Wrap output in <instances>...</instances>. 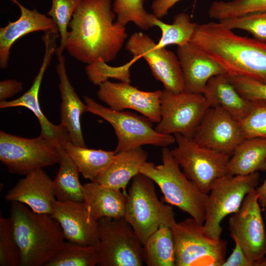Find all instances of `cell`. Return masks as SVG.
Here are the masks:
<instances>
[{
    "label": "cell",
    "instance_id": "1",
    "mask_svg": "<svg viewBox=\"0 0 266 266\" xmlns=\"http://www.w3.org/2000/svg\"><path fill=\"white\" fill-rule=\"evenodd\" d=\"M115 17L111 0H82L68 25V54L86 65L114 60L127 37L125 26L114 21Z\"/></svg>",
    "mask_w": 266,
    "mask_h": 266
},
{
    "label": "cell",
    "instance_id": "2",
    "mask_svg": "<svg viewBox=\"0 0 266 266\" xmlns=\"http://www.w3.org/2000/svg\"><path fill=\"white\" fill-rule=\"evenodd\" d=\"M231 75L266 84V42L238 35L219 22L198 24L191 40Z\"/></svg>",
    "mask_w": 266,
    "mask_h": 266
},
{
    "label": "cell",
    "instance_id": "3",
    "mask_svg": "<svg viewBox=\"0 0 266 266\" xmlns=\"http://www.w3.org/2000/svg\"><path fill=\"white\" fill-rule=\"evenodd\" d=\"M11 202L9 217L21 266H45L66 242L59 223L50 214L35 212L18 201Z\"/></svg>",
    "mask_w": 266,
    "mask_h": 266
},
{
    "label": "cell",
    "instance_id": "4",
    "mask_svg": "<svg viewBox=\"0 0 266 266\" xmlns=\"http://www.w3.org/2000/svg\"><path fill=\"white\" fill-rule=\"evenodd\" d=\"M162 164L146 162L140 173L151 178L160 188L166 202L189 214L201 224L205 219L207 194L200 191L181 170L171 150L163 147Z\"/></svg>",
    "mask_w": 266,
    "mask_h": 266
},
{
    "label": "cell",
    "instance_id": "5",
    "mask_svg": "<svg viewBox=\"0 0 266 266\" xmlns=\"http://www.w3.org/2000/svg\"><path fill=\"white\" fill-rule=\"evenodd\" d=\"M132 180L126 196L124 218L143 245L160 226L171 227L176 222L172 205L159 200L155 182L151 178L139 173Z\"/></svg>",
    "mask_w": 266,
    "mask_h": 266
},
{
    "label": "cell",
    "instance_id": "6",
    "mask_svg": "<svg viewBox=\"0 0 266 266\" xmlns=\"http://www.w3.org/2000/svg\"><path fill=\"white\" fill-rule=\"evenodd\" d=\"M83 99L87 112L102 118L113 128L117 139L115 153L144 145L166 147L175 142L174 135L158 133L153 128V122L144 116L113 110L88 96Z\"/></svg>",
    "mask_w": 266,
    "mask_h": 266
},
{
    "label": "cell",
    "instance_id": "7",
    "mask_svg": "<svg viewBox=\"0 0 266 266\" xmlns=\"http://www.w3.org/2000/svg\"><path fill=\"white\" fill-rule=\"evenodd\" d=\"M171 228L176 266H222L226 259V240L210 236L204 225L192 217Z\"/></svg>",
    "mask_w": 266,
    "mask_h": 266
},
{
    "label": "cell",
    "instance_id": "8",
    "mask_svg": "<svg viewBox=\"0 0 266 266\" xmlns=\"http://www.w3.org/2000/svg\"><path fill=\"white\" fill-rule=\"evenodd\" d=\"M177 144L171 150L186 176L208 194L214 184L229 174L231 156L200 145L193 138L173 134Z\"/></svg>",
    "mask_w": 266,
    "mask_h": 266
},
{
    "label": "cell",
    "instance_id": "9",
    "mask_svg": "<svg viewBox=\"0 0 266 266\" xmlns=\"http://www.w3.org/2000/svg\"><path fill=\"white\" fill-rule=\"evenodd\" d=\"M56 142L40 135L28 138L0 131V161L12 174L26 175L60 162Z\"/></svg>",
    "mask_w": 266,
    "mask_h": 266
},
{
    "label": "cell",
    "instance_id": "10",
    "mask_svg": "<svg viewBox=\"0 0 266 266\" xmlns=\"http://www.w3.org/2000/svg\"><path fill=\"white\" fill-rule=\"evenodd\" d=\"M259 178V172L247 175L228 174L214 184L207 194L203 224L210 236L221 238L222 220L239 209L245 196L257 187Z\"/></svg>",
    "mask_w": 266,
    "mask_h": 266
},
{
    "label": "cell",
    "instance_id": "11",
    "mask_svg": "<svg viewBox=\"0 0 266 266\" xmlns=\"http://www.w3.org/2000/svg\"><path fill=\"white\" fill-rule=\"evenodd\" d=\"M99 266H142L143 245L123 217L98 220Z\"/></svg>",
    "mask_w": 266,
    "mask_h": 266
},
{
    "label": "cell",
    "instance_id": "12",
    "mask_svg": "<svg viewBox=\"0 0 266 266\" xmlns=\"http://www.w3.org/2000/svg\"><path fill=\"white\" fill-rule=\"evenodd\" d=\"M210 107L203 94L164 89L160 98L161 119L155 129L161 133H179L193 138Z\"/></svg>",
    "mask_w": 266,
    "mask_h": 266
},
{
    "label": "cell",
    "instance_id": "13",
    "mask_svg": "<svg viewBox=\"0 0 266 266\" xmlns=\"http://www.w3.org/2000/svg\"><path fill=\"white\" fill-rule=\"evenodd\" d=\"M125 47L133 57L146 61L152 75L163 84L164 89L173 93L184 91L181 67L173 52L158 46L150 37L142 32L132 34Z\"/></svg>",
    "mask_w": 266,
    "mask_h": 266
},
{
    "label": "cell",
    "instance_id": "14",
    "mask_svg": "<svg viewBox=\"0 0 266 266\" xmlns=\"http://www.w3.org/2000/svg\"><path fill=\"white\" fill-rule=\"evenodd\" d=\"M231 235L254 262L266 255V231L255 189L245 197L239 209L229 219Z\"/></svg>",
    "mask_w": 266,
    "mask_h": 266
},
{
    "label": "cell",
    "instance_id": "15",
    "mask_svg": "<svg viewBox=\"0 0 266 266\" xmlns=\"http://www.w3.org/2000/svg\"><path fill=\"white\" fill-rule=\"evenodd\" d=\"M200 145L231 156L245 139L239 123L220 106L210 107L193 137Z\"/></svg>",
    "mask_w": 266,
    "mask_h": 266
},
{
    "label": "cell",
    "instance_id": "16",
    "mask_svg": "<svg viewBox=\"0 0 266 266\" xmlns=\"http://www.w3.org/2000/svg\"><path fill=\"white\" fill-rule=\"evenodd\" d=\"M162 92L159 90L143 91L131 85L130 83L107 80L99 86L97 95L100 100L113 110L133 109L153 123H158L161 119Z\"/></svg>",
    "mask_w": 266,
    "mask_h": 266
},
{
    "label": "cell",
    "instance_id": "17",
    "mask_svg": "<svg viewBox=\"0 0 266 266\" xmlns=\"http://www.w3.org/2000/svg\"><path fill=\"white\" fill-rule=\"evenodd\" d=\"M43 42L45 51L42 63L31 87L18 99L0 101V108L24 107L28 108L34 114L39 121L40 135L64 147L67 142L71 141L68 132L61 124L56 125L50 122L42 112L39 103L38 94L43 76L58 47L57 39L54 37L47 36L43 38Z\"/></svg>",
    "mask_w": 266,
    "mask_h": 266
},
{
    "label": "cell",
    "instance_id": "18",
    "mask_svg": "<svg viewBox=\"0 0 266 266\" xmlns=\"http://www.w3.org/2000/svg\"><path fill=\"white\" fill-rule=\"evenodd\" d=\"M51 216L59 223L65 239L81 245L99 243L98 220L83 201L64 202L56 200Z\"/></svg>",
    "mask_w": 266,
    "mask_h": 266
},
{
    "label": "cell",
    "instance_id": "19",
    "mask_svg": "<svg viewBox=\"0 0 266 266\" xmlns=\"http://www.w3.org/2000/svg\"><path fill=\"white\" fill-rule=\"evenodd\" d=\"M177 56L182 69L185 91L202 94L211 78L227 73L203 49L192 42L178 46Z\"/></svg>",
    "mask_w": 266,
    "mask_h": 266
},
{
    "label": "cell",
    "instance_id": "20",
    "mask_svg": "<svg viewBox=\"0 0 266 266\" xmlns=\"http://www.w3.org/2000/svg\"><path fill=\"white\" fill-rule=\"evenodd\" d=\"M54 184L42 169L25 175L7 193V201H18L29 206L33 211L51 214L56 201Z\"/></svg>",
    "mask_w": 266,
    "mask_h": 266
},
{
    "label": "cell",
    "instance_id": "21",
    "mask_svg": "<svg viewBox=\"0 0 266 266\" xmlns=\"http://www.w3.org/2000/svg\"><path fill=\"white\" fill-rule=\"evenodd\" d=\"M56 55L58 60L56 72L59 79V89L61 99L60 124L68 132L73 144L86 147L82 134L81 118L84 112H87V107L80 99L69 81L63 53Z\"/></svg>",
    "mask_w": 266,
    "mask_h": 266
},
{
    "label": "cell",
    "instance_id": "22",
    "mask_svg": "<svg viewBox=\"0 0 266 266\" xmlns=\"http://www.w3.org/2000/svg\"><path fill=\"white\" fill-rule=\"evenodd\" d=\"M20 9V16L15 21H9L0 28V68L4 69L8 66L10 52L13 44L20 38L30 33L51 30L57 27L54 21L35 9L30 10L18 0H9Z\"/></svg>",
    "mask_w": 266,
    "mask_h": 266
},
{
    "label": "cell",
    "instance_id": "23",
    "mask_svg": "<svg viewBox=\"0 0 266 266\" xmlns=\"http://www.w3.org/2000/svg\"><path fill=\"white\" fill-rule=\"evenodd\" d=\"M148 156L142 147L115 153L111 164L93 182L122 190L127 195L128 183L140 173L141 167L147 162Z\"/></svg>",
    "mask_w": 266,
    "mask_h": 266
},
{
    "label": "cell",
    "instance_id": "24",
    "mask_svg": "<svg viewBox=\"0 0 266 266\" xmlns=\"http://www.w3.org/2000/svg\"><path fill=\"white\" fill-rule=\"evenodd\" d=\"M202 94L210 107H222L238 122L250 110L251 101L238 93L229 80L227 73L211 78Z\"/></svg>",
    "mask_w": 266,
    "mask_h": 266
},
{
    "label": "cell",
    "instance_id": "25",
    "mask_svg": "<svg viewBox=\"0 0 266 266\" xmlns=\"http://www.w3.org/2000/svg\"><path fill=\"white\" fill-rule=\"evenodd\" d=\"M83 192L84 202L96 220L124 217L127 195L122 190L91 181L83 185Z\"/></svg>",
    "mask_w": 266,
    "mask_h": 266
},
{
    "label": "cell",
    "instance_id": "26",
    "mask_svg": "<svg viewBox=\"0 0 266 266\" xmlns=\"http://www.w3.org/2000/svg\"><path fill=\"white\" fill-rule=\"evenodd\" d=\"M228 170L233 175L266 171V138H245L231 155Z\"/></svg>",
    "mask_w": 266,
    "mask_h": 266
},
{
    "label": "cell",
    "instance_id": "27",
    "mask_svg": "<svg viewBox=\"0 0 266 266\" xmlns=\"http://www.w3.org/2000/svg\"><path fill=\"white\" fill-rule=\"evenodd\" d=\"M60 168L53 180L57 200L64 202H83V185L79 180L80 171L64 147L59 144Z\"/></svg>",
    "mask_w": 266,
    "mask_h": 266
},
{
    "label": "cell",
    "instance_id": "28",
    "mask_svg": "<svg viewBox=\"0 0 266 266\" xmlns=\"http://www.w3.org/2000/svg\"><path fill=\"white\" fill-rule=\"evenodd\" d=\"M143 259L147 266H176L172 228L161 225L143 245Z\"/></svg>",
    "mask_w": 266,
    "mask_h": 266
},
{
    "label": "cell",
    "instance_id": "29",
    "mask_svg": "<svg viewBox=\"0 0 266 266\" xmlns=\"http://www.w3.org/2000/svg\"><path fill=\"white\" fill-rule=\"evenodd\" d=\"M84 178L94 181L112 162L114 151L89 149L76 145L71 141L64 146Z\"/></svg>",
    "mask_w": 266,
    "mask_h": 266
},
{
    "label": "cell",
    "instance_id": "30",
    "mask_svg": "<svg viewBox=\"0 0 266 266\" xmlns=\"http://www.w3.org/2000/svg\"><path fill=\"white\" fill-rule=\"evenodd\" d=\"M153 25L159 27L162 31V36L157 43V46L166 47L171 44L181 46L190 42L198 24L192 22L187 14L180 13L175 16L171 24L164 23L155 16Z\"/></svg>",
    "mask_w": 266,
    "mask_h": 266
},
{
    "label": "cell",
    "instance_id": "31",
    "mask_svg": "<svg viewBox=\"0 0 266 266\" xmlns=\"http://www.w3.org/2000/svg\"><path fill=\"white\" fill-rule=\"evenodd\" d=\"M98 261V245H81L67 241L45 266H95Z\"/></svg>",
    "mask_w": 266,
    "mask_h": 266
},
{
    "label": "cell",
    "instance_id": "32",
    "mask_svg": "<svg viewBox=\"0 0 266 266\" xmlns=\"http://www.w3.org/2000/svg\"><path fill=\"white\" fill-rule=\"evenodd\" d=\"M143 0H114L112 9L117 17L116 21L125 26L133 22L144 30L154 27L153 21L155 16L146 11Z\"/></svg>",
    "mask_w": 266,
    "mask_h": 266
},
{
    "label": "cell",
    "instance_id": "33",
    "mask_svg": "<svg viewBox=\"0 0 266 266\" xmlns=\"http://www.w3.org/2000/svg\"><path fill=\"white\" fill-rule=\"evenodd\" d=\"M266 10V0H233L213 2L208 10L210 18L220 20Z\"/></svg>",
    "mask_w": 266,
    "mask_h": 266
},
{
    "label": "cell",
    "instance_id": "34",
    "mask_svg": "<svg viewBox=\"0 0 266 266\" xmlns=\"http://www.w3.org/2000/svg\"><path fill=\"white\" fill-rule=\"evenodd\" d=\"M219 22L228 29H240L250 33L254 38L266 42V10L226 18Z\"/></svg>",
    "mask_w": 266,
    "mask_h": 266
},
{
    "label": "cell",
    "instance_id": "35",
    "mask_svg": "<svg viewBox=\"0 0 266 266\" xmlns=\"http://www.w3.org/2000/svg\"><path fill=\"white\" fill-rule=\"evenodd\" d=\"M82 0H51L50 9L47 15L55 22L60 34V44L56 54L63 53L65 50L68 34V25L75 10Z\"/></svg>",
    "mask_w": 266,
    "mask_h": 266
},
{
    "label": "cell",
    "instance_id": "36",
    "mask_svg": "<svg viewBox=\"0 0 266 266\" xmlns=\"http://www.w3.org/2000/svg\"><path fill=\"white\" fill-rule=\"evenodd\" d=\"M137 59L133 57L132 61L123 66L113 67L108 65L102 59H100L93 63L87 65L85 68V72L88 79L95 85L99 86L109 78L130 83L129 68Z\"/></svg>",
    "mask_w": 266,
    "mask_h": 266
},
{
    "label": "cell",
    "instance_id": "37",
    "mask_svg": "<svg viewBox=\"0 0 266 266\" xmlns=\"http://www.w3.org/2000/svg\"><path fill=\"white\" fill-rule=\"evenodd\" d=\"M0 266H21L20 249L14 238L10 217H0Z\"/></svg>",
    "mask_w": 266,
    "mask_h": 266
},
{
    "label": "cell",
    "instance_id": "38",
    "mask_svg": "<svg viewBox=\"0 0 266 266\" xmlns=\"http://www.w3.org/2000/svg\"><path fill=\"white\" fill-rule=\"evenodd\" d=\"M251 106L247 115L239 122L245 138H266V100H250Z\"/></svg>",
    "mask_w": 266,
    "mask_h": 266
},
{
    "label": "cell",
    "instance_id": "39",
    "mask_svg": "<svg viewBox=\"0 0 266 266\" xmlns=\"http://www.w3.org/2000/svg\"><path fill=\"white\" fill-rule=\"evenodd\" d=\"M228 76L231 83L245 99L249 100H266V84L244 76L228 74Z\"/></svg>",
    "mask_w": 266,
    "mask_h": 266
},
{
    "label": "cell",
    "instance_id": "40",
    "mask_svg": "<svg viewBox=\"0 0 266 266\" xmlns=\"http://www.w3.org/2000/svg\"><path fill=\"white\" fill-rule=\"evenodd\" d=\"M234 241V248L222 266H255V263L248 259L238 243Z\"/></svg>",
    "mask_w": 266,
    "mask_h": 266
},
{
    "label": "cell",
    "instance_id": "41",
    "mask_svg": "<svg viewBox=\"0 0 266 266\" xmlns=\"http://www.w3.org/2000/svg\"><path fill=\"white\" fill-rule=\"evenodd\" d=\"M23 89L21 82L14 79L0 81V102L11 98Z\"/></svg>",
    "mask_w": 266,
    "mask_h": 266
},
{
    "label": "cell",
    "instance_id": "42",
    "mask_svg": "<svg viewBox=\"0 0 266 266\" xmlns=\"http://www.w3.org/2000/svg\"><path fill=\"white\" fill-rule=\"evenodd\" d=\"M180 0H155L151 5L153 14L161 19L167 14L168 10Z\"/></svg>",
    "mask_w": 266,
    "mask_h": 266
},
{
    "label": "cell",
    "instance_id": "43",
    "mask_svg": "<svg viewBox=\"0 0 266 266\" xmlns=\"http://www.w3.org/2000/svg\"><path fill=\"white\" fill-rule=\"evenodd\" d=\"M257 194L258 201L262 207L266 208V178L263 184L256 189Z\"/></svg>",
    "mask_w": 266,
    "mask_h": 266
},
{
    "label": "cell",
    "instance_id": "44",
    "mask_svg": "<svg viewBox=\"0 0 266 266\" xmlns=\"http://www.w3.org/2000/svg\"><path fill=\"white\" fill-rule=\"evenodd\" d=\"M255 266H266V258L264 257L255 262Z\"/></svg>",
    "mask_w": 266,
    "mask_h": 266
}]
</instances>
